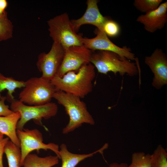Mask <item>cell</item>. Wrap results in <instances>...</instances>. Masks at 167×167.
I'll return each mask as SVG.
<instances>
[{
    "mask_svg": "<svg viewBox=\"0 0 167 167\" xmlns=\"http://www.w3.org/2000/svg\"><path fill=\"white\" fill-rule=\"evenodd\" d=\"M96 76L95 67L91 63L77 71H69L62 77L56 75L50 81L57 90L83 98L92 90Z\"/></svg>",
    "mask_w": 167,
    "mask_h": 167,
    "instance_id": "1",
    "label": "cell"
},
{
    "mask_svg": "<svg viewBox=\"0 0 167 167\" xmlns=\"http://www.w3.org/2000/svg\"><path fill=\"white\" fill-rule=\"evenodd\" d=\"M53 98L64 108L69 118L68 123L62 129L63 134L74 131L84 123L95 124V121L88 111L86 104L79 97L58 90L54 93Z\"/></svg>",
    "mask_w": 167,
    "mask_h": 167,
    "instance_id": "2",
    "label": "cell"
},
{
    "mask_svg": "<svg viewBox=\"0 0 167 167\" xmlns=\"http://www.w3.org/2000/svg\"><path fill=\"white\" fill-rule=\"evenodd\" d=\"M93 51L90 62L101 73L106 74L112 72L121 76L127 74L131 76L137 75L138 66L124 57L112 51L97 50Z\"/></svg>",
    "mask_w": 167,
    "mask_h": 167,
    "instance_id": "3",
    "label": "cell"
},
{
    "mask_svg": "<svg viewBox=\"0 0 167 167\" xmlns=\"http://www.w3.org/2000/svg\"><path fill=\"white\" fill-rule=\"evenodd\" d=\"M57 91L51 81L41 77L31 78L19 93L20 101L29 105H39L50 102Z\"/></svg>",
    "mask_w": 167,
    "mask_h": 167,
    "instance_id": "4",
    "label": "cell"
},
{
    "mask_svg": "<svg viewBox=\"0 0 167 167\" xmlns=\"http://www.w3.org/2000/svg\"><path fill=\"white\" fill-rule=\"evenodd\" d=\"M10 103L11 109L14 112H19L20 114L16 125L17 130H23L25 124L31 120L42 126V119H48L55 116L58 109L57 105L51 102L41 105H28L15 99Z\"/></svg>",
    "mask_w": 167,
    "mask_h": 167,
    "instance_id": "5",
    "label": "cell"
},
{
    "mask_svg": "<svg viewBox=\"0 0 167 167\" xmlns=\"http://www.w3.org/2000/svg\"><path fill=\"white\" fill-rule=\"evenodd\" d=\"M49 36L54 42L64 48L83 45V37L77 33L66 13L62 14L47 21Z\"/></svg>",
    "mask_w": 167,
    "mask_h": 167,
    "instance_id": "6",
    "label": "cell"
},
{
    "mask_svg": "<svg viewBox=\"0 0 167 167\" xmlns=\"http://www.w3.org/2000/svg\"><path fill=\"white\" fill-rule=\"evenodd\" d=\"M16 134L20 143L21 167L26 157L34 150L38 152L40 149L50 150L59 157V146L54 143L45 144L43 143L42 134L38 130L24 128L22 130H16Z\"/></svg>",
    "mask_w": 167,
    "mask_h": 167,
    "instance_id": "7",
    "label": "cell"
},
{
    "mask_svg": "<svg viewBox=\"0 0 167 167\" xmlns=\"http://www.w3.org/2000/svg\"><path fill=\"white\" fill-rule=\"evenodd\" d=\"M64 53L63 47L53 42L49 52H43L39 55L36 65L39 71L42 73L41 77L50 81L53 78L62 64Z\"/></svg>",
    "mask_w": 167,
    "mask_h": 167,
    "instance_id": "8",
    "label": "cell"
},
{
    "mask_svg": "<svg viewBox=\"0 0 167 167\" xmlns=\"http://www.w3.org/2000/svg\"><path fill=\"white\" fill-rule=\"evenodd\" d=\"M63 58L57 75L62 77L66 73L77 71L90 62L93 51L83 45L65 48Z\"/></svg>",
    "mask_w": 167,
    "mask_h": 167,
    "instance_id": "9",
    "label": "cell"
},
{
    "mask_svg": "<svg viewBox=\"0 0 167 167\" xmlns=\"http://www.w3.org/2000/svg\"><path fill=\"white\" fill-rule=\"evenodd\" d=\"M96 36L93 38H83V46L92 51L104 50L115 52L129 60H136L135 54L130 48L126 46L120 47L113 43L103 31L96 28Z\"/></svg>",
    "mask_w": 167,
    "mask_h": 167,
    "instance_id": "10",
    "label": "cell"
},
{
    "mask_svg": "<svg viewBox=\"0 0 167 167\" xmlns=\"http://www.w3.org/2000/svg\"><path fill=\"white\" fill-rule=\"evenodd\" d=\"M145 63L154 75L152 86L157 89L167 84V57L162 50L156 49L149 56L145 57Z\"/></svg>",
    "mask_w": 167,
    "mask_h": 167,
    "instance_id": "11",
    "label": "cell"
},
{
    "mask_svg": "<svg viewBox=\"0 0 167 167\" xmlns=\"http://www.w3.org/2000/svg\"><path fill=\"white\" fill-rule=\"evenodd\" d=\"M98 2L97 0H88L87 8L84 15L78 19L71 20L76 32L81 26L87 24L94 25L96 28L103 31V25L108 18L101 13L97 5Z\"/></svg>",
    "mask_w": 167,
    "mask_h": 167,
    "instance_id": "12",
    "label": "cell"
},
{
    "mask_svg": "<svg viewBox=\"0 0 167 167\" xmlns=\"http://www.w3.org/2000/svg\"><path fill=\"white\" fill-rule=\"evenodd\" d=\"M136 21L148 32L152 33L161 29L167 22V2L161 3L156 9L139 16Z\"/></svg>",
    "mask_w": 167,
    "mask_h": 167,
    "instance_id": "13",
    "label": "cell"
},
{
    "mask_svg": "<svg viewBox=\"0 0 167 167\" xmlns=\"http://www.w3.org/2000/svg\"><path fill=\"white\" fill-rule=\"evenodd\" d=\"M108 145L105 143L101 148L89 154H78L70 152L65 143L60 146L59 159L62 161L61 167H75L80 162L91 157L95 154L100 152L102 154L103 151L107 148Z\"/></svg>",
    "mask_w": 167,
    "mask_h": 167,
    "instance_id": "14",
    "label": "cell"
},
{
    "mask_svg": "<svg viewBox=\"0 0 167 167\" xmlns=\"http://www.w3.org/2000/svg\"><path fill=\"white\" fill-rule=\"evenodd\" d=\"M20 118L19 112L6 116H0V132L7 136L13 143L20 147L16 134V125Z\"/></svg>",
    "mask_w": 167,
    "mask_h": 167,
    "instance_id": "15",
    "label": "cell"
},
{
    "mask_svg": "<svg viewBox=\"0 0 167 167\" xmlns=\"http://www.w3.org/2000/svg\"><path fill=\"white\" fill-rule=\"evenodd\" d=\"M57 156L49 155L41 157L35 154H29L25 158L22 164L23 167H52L59 162Z\"/></svg>",
    "mask_w": 167,
    "mask_h": 167,
    "instance_id": "16",
    "label": "cell"
},
{
    "mask_svg": "<svg viewBox=\"0 0 167 167\" xmlns=\"http://www.w3.org/2000/svg\"><path fill=\"white\" fill-rule=\"evenodd\" d=\"M25 81L16 80L12 77L4 76L0 72V93L4 90L7 91L6 99L10 102L15 99L13 93L17 88H23Z\"/></svg>",
    "mask_w": 167,
    "mask_h": 167,
    "instance_id": "17",
    "label": "cell"
},
{
    "mask_svg": "<svg viewBox=\"0 0 167 167\" xmlns=\"http://www.w3.org/2000/svg\"><path fill=\"white\" fill-rule=\"evenodd\" d=\"M4 153L7 160L8 167H21L20 148L9 140L4 148Z\"/></svg>",
    "mask_w": 167,
    "mask_h": 167,
    "instance_id": "18",
    "label": "cell"
},
{
    "mask_svg": "<svg viewBox=\"0 0 167 167\" xmlns=\"http://www.w3.org/2000/svg\"><path fill=\"white\" fill-rule=\"evenodd\" d=\"M13 25L8 18L6 11L0 16V41L7 40L12 37Z\"/></svg>",
    "mask_w": 167,
    "mask_h": 167,
    "instance_id": "19",
    "label": "cell"
},
{
    "mask_svg": "<svg viewBox=\"0 0 167 167\" xmlns=\"http://www.w3.org/2000/svg\"><path fill=\"white\" fill-rule=\"evenodd\" d=\"M151 162L152 167H167V152L161 145L151 155Z\"/></svg>",
    "mask_w": 167,
    "mask_h": 167,
    "instance_id": "20",
    "label": "cell"
},
{
    "mask_svg": "<svg viewBox=\"0 0 167 167\" xmlns=\"http://www.w3.org/2000/svg\"><path fill=\"white\" fill-rule=\"evenodd\" d=\"M127 167H152L151 155L143 152H134L131 164Z\"/></svg>",
    "mask_w": 167,
    "mask_h": 167,
    "instance_id": "21",
    "label": "cell"
},
{
    "mask_svg": "<svg viewBox=\"0 0 167 167\" xmlns=\"http://www.w3.org/2000/svg\"><path fill=\"white\" fill-rule=\"evenodd\" d=\"M162 1V0H135L133 5L138 11L145 14L156 9Z\"/></svg>",
    "mask_w": 167,
    "mask_h": 167,
    "instance_id": "22",
    "label": "cell"
},
{
    "mask_svg": "<svg viewBox=\"0 0 167 167\" xmlns=\"http://www.w3.org/2000/svg\"><path fill=\"white\" fill-rule=\"evenodd\" d=\"M103 30L108 37H115L118 36L121 31L119 24L109 18L103 25Z\"/></svg>",
    "mask_w": 167,
    "mask_h": 167,
    "instance_id": "23",
    "label": "cell"
},
{
    "mask_svg": "<svg viewBox=\"0 0 167 167\" xmlns=\"http://www.w3.org/2000/svg\"><path fill=\"white\" fill-rule=\"evenodd\" d=\"M6 99V96H2L0 93V116H6L10 115L13 112L9 106L5 104V102Z\"/></svg>",
    "mask_w": 167,
    "mask_h": 167,
    "instance_id": "24",
    "label": "cell"
},
{
    "mask_svg": "<svg viewBox=\"0 0 167 167\" xmlns=\"http://www.w3.org/2000/svg\"><path fill=\"white\" fill-rule=\"evenodd\" d=\"M8 137L3 138L0 142V167H4L2 162V157L4 153L5 146L9 140Z\"/></svg>",
    "mask_w": 167,
    "mask_h": 167,
    "instance_id": "25",
    "label": "cell"
},
{
    "mask_svg": "<svg viewBox=\"0 0 167 167\" xmlns=\"http://www.w3.org/2000/svg\"><path fill=\"white\" fill-rule=\"evenodd\" d=\"M127 164L125 163H118L117 162H113L111 163L108 167H127Z\"/></svg>",
    "mask_w": 167,
    "mask_h": 167,
    "instance_id": "26",
    "label": "cell"
},
{
    "mask_svg": "<svg viewBox=\"0 0 167 167\" xmlns=\"http://www.w3.org/2000/svg\"><path fill=\"white\" fill-rule=\"evenodd\" d=\"M8 5L6 0H0V9L3 11H5V9Z\"/></svg>",
    "mask_w": 167,
    "mask_h": 167,
    "instance_id": "27",
    "label": "cell"
},
{
    "mask_svg": "<svg viewBox=\"0 0 167 167\" xmlns=\"http://www.w3.org/2000/svg\"><path fill=\"white\" fill-rule=\"evenodd\" d=\"M4 135L0 132V142L3 139Z\"/></svg>",
    "mask_w": 167,
    "mask_h": 167,
    "instance_id": "28",
    "label": "cell"
},
{
    "mask_svg": "<svg viewBox=\"0 0 167 167\" xmlns=\"http://www.w3.org/2000/svg\"><path fill=\"white\" fill-rule=\"evenodd\" d=\"M6 11H3L0 9V16L2 15Z\"/></svg>",
    "mask_w": 167,
    "mask_h": 167,
    "instance_id": "29",
    "label": "cell"
}]
</instances>
